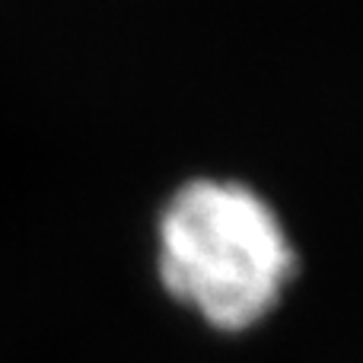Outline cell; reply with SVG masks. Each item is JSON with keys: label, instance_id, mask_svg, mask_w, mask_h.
<instances>
[{"label": "cell", "instance_id": "cell-1", "mask_svg": "<svg viewBox=\"0 0 363 363\" xmlns=\"http://www.w3.org/2000/svg\"><path fill=\"white\" fill-rule=\"evenodd\" d=\"M166 296L220 335L258 328L284 303L300 252L274 201L220 172L182 179L153 223Z\"/></svg>", "mask_w": 363, "mask_h": 363}]
</instances>
